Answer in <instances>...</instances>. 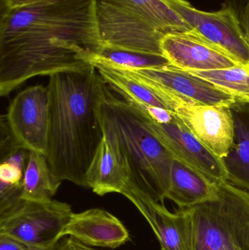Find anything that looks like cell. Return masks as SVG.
Instances as JSON below:
<instances>
[{
    "mask_svg": "<svg viewBox=\"0 0 249 250\" xmlns=\"http://www.w3.org/2000/svg\"><path fill=\"white\" fill-rule=\"evenodd\" d=\"M249 4V0H225L222 6L229 7L233 10L238 19L241 20L246 7Z\"/></svg>",
    "mask_w": 249,
    "mask_h": 250,
    "instance_id": "d4e9b609",
    "label": "cell"
},
{
    "mask_svg": "<svg viewBox=\"0 0 249 250\" xmlns=\"http://www.w3.org/2000/svg\"><path fill=\"white\" fill-rule=\"evenodd\" d=\"M49 77L47 160L58 180L86 188V173L104 138L99 107L107 84L93 65Z\"/></svg>",
    "mask_w": 249,
    "mask_h": 250,
    "instance_id": "7a4b0ae2",
    "label": "cell"
},
{
    "mask_svg": "<svg viewBox=\"0 0 249 250\" xmlns=\"http://www.w3.org/2000/svg\"><path fill=\"white\" fill-rule=\"evenodd\" d=\"M0 250H42L13 238L0 234Z\"/></svg>",
    "mask_w": 249,
    "mask_h": 250,
    "instance_id": "603a6c76",
    "label": "cell"
},
{
    "mask_svg": "<svg viewBox=\"0 0 249 250\" xmlns=\"http://www.w3.org/2000/svg\"><path fill=\"white\" fill-rule=\"evenodd\" d=\"M234 139L226 157L222 159L227 182L249 192V104L236 102L231 106Z\"/></svg>",
    "mask_w": 249,
    "mask_h": 250,
    "instance_id": "9a60e30c",
    "label": "cell"
},
{
    "mask_svg": "<svg viewBox=\"0 0 249 250\" xmlns=\"http://www.w3.org/2000/svg\"><path fill=\"white\" fill-rule=\"evenodd\" d=\"M119 70L149 88L172 111L177 104L232 106L236 103L235 98L213 83L171 64Z\"/></svg>",
    "mask_w": 249,
    "mask_h": 250,
    "instance_id": "52a82bcc",
    "label": "cell"
},
{
    "mask_svg": "<svg viewBox=\"0 0 249 250\" xmlns=\"http://www.w3.org/2000/svg\"><path fill=\"white\" fill-rule=\"evenodd\" d=\"M24 171L16 165L1 162L0 165V182L10 185L22 183Z\"/></svg>",
    "mask_w": 249,
    "mask_h": 250,
    "instance_id": "7402d4cb",
    "label": "cell"
},
{
    "mask_svg": "<svg viewBox=\"0 0 249 250\" xmlns=\"http://www.w3.org/2000/svg\"><path fill=\"white\" fill-rule=\"evenodd\" d=\"M104 46L162 54L165 35L193 30L162 0H96Z\"/></svg>",
    "mask_w": 249,
    "mask_h": 250,
    "instance_id": "277c9868",
    "label": "cell"
},
{
    "mask_svg": "<svg viewBox=\"0 0 249 250\" xmlns=\"http://www.w3.org/2000/svg\"><path fill=\"white\" fill-rule=\"evenodd\" d=\"M213 83L236 102L249 104V65L238 64L228 68L190 72Z\"/></svg>",
    "mask_w": 249,
    "mask_h": 250,
    "instance_id": "ffe728a7",
    "label": "cell"
},
{
    "mask_svg": "<svg viewBox=\"0 0 249 250\" xmlns=\"http://www.w3.org/2000/svg\"><path fill=\"white\" fill-rule=\"evenodd\" d=\"M173 111L208 149L221 160L226 157L234 139L231 106L177 104Z\"/></svg>",
    "mask_w": 249,
    "mask_h": 250,
    "instance_id": "8fae6325",
    "label": "cell"
},
{
    "mask_svg": "<svg viewBox=\"0 0 249 250\" xmlns=\"http://www.w3.org/2000/svg\"><path fill=\"white\" fill-rule=\"evenodd\" d=\"M193 30L228 54L238 64L249 65V42L233 10H198L187 0H162Z\"/></svg>",
    "mask_w": 249,
    "mask_h": 250,
    "instance_id": "ba28073f",
    "label": "cell"
},
{
    "mask_svg": "<svg viewBox=\"0 0 249 250\" xmlns=\"http://www.w3.org/2000/svg\"><path fill=\"white\" fill-rule=\"evenodd\" d=\"M41 1L42 0H1V5L8 8H19L32 5Z\"/></svg>",
    "mask_w": 249,
    "mask_h": 250,
    "instance_id": "484cf974",
    "label": "cell"
},
{
    "mask_svg": "<svg viewBox=\"0 0 249 250\" xmlns=\"http://www.w3.org/2000/svg\"><path fill=\"white\" fill-rule=\"evenodd\" d=\"M56 250H102L87 246L72 237L61 239Z\"/></svg>",
    "mask_w": 249,
    "mask_h": 250,
    "instance_id": "cb8c5ba5",
    "label": "cell"
},
{
    "mask_svg": "<svg viewBox=\"0 0 249 250\" xmlns=\"http://www.w3.org/2000/svg\"><path fill=\"white\" fill-rule=\"evenodd\" d=\"M99 117L104 137L128 176L122 195L165 205L174 157L152 133L143 114L107 85Z\"/></svg>",
    "mask_w": 249,
    "mask_h": 250,
    "instance_id": "3957f363",
    "label": "cell"
},
{
    "mask_svg": "<svg viewBox=\"0 0 249 250\" xmlns=\"http://www.w3.org/2000/svg\"><path fill=\"white\" fill-rule=\"evenodd\" d=\"M71 206L52 199L36 202L20 199L0 213V234L42 250H56L72 214Z\"/></svg>",
    "mask_w": 249,
    "mask_h": 250,
    "instance_id": "8992f818",
    "label": "cell"
},
{
    "mask_svg": "<svg viewBox=\"0 0 249 250\" xmlns=\"http://www.w3.org/2000/svg\"><path fill=\"white\" fill-rule=\"evenodd\" d=\"M130 201L150 225L161 250L195 249L192 208H179L172 213L164 204L149 198H132Z\"/></svg>",
    "mask_w": 249,
    "mask_h": 250,
    "instance_id": "4fadbf2b",
    "label": "cell"
},
{
    "mask_svg": "<svg viewBox=\"0 0 249 250\" xmlns=\"http://www.w3.org/2000/svg\"><path fill=\"white\" fill-rule=\"evenodd\" d=\"M218 185L205 175L174 158L166 198L175 203L179 208H191L214 198Z\"/></svg>",
    "mask_w": 249,
    "mask_h": 250,
    "instance_id": "2e32d148",
    "label": "cell"
},
{
    "mask_svg": "<svg viewBox=\"0 0 249 250\" xmlns=\"http://www.w3.org/2000/svg\"><path fill=\"white\" fill-rule=\"evenodd\" d=\"M161 50L171 65L186 71L219 70L238 64L194 30L165 35Z\"/></svg>",
    "mask_w": 249,
    "mask_h": 250,
    "instance_id": "7c38bea8",
    "label": "cell"
},
{
    "mask_svg": "<svg viewBox=\"0 0 249 250\" xmlns=\"http://www.w3.org/2000/svg\"><path fill=\"white\" fill-rule=\"evenodd\" d=\"M10 132L20 147L46 154L50 128L48 86H30L19 92L4 114Z\"/></svg>",
    "mask_w": 249,
    "mask_h": 250,
    "instance_id": "9c48e42d",
    "label": "cell"
},
{
    "mask_svg": "<svg viewBox=\"0 0 249 250\" xmlns=\"http://www.w3.org/2000/svg\"><path fill=\"white\" fill-rule=\"evenodd\" d=\"M96 0H42L27 7L1 5L0 95L35 76L92 66L103 48Z\"/></svg>",
    "mask_w": 249,
    "mask_h": 250,
    "instance_id": "6da1fadb",
    "label": "cell"
},
{
    "mask_svg": "<svg viewBox=\"0 0 249 250\" xmlns=\"http://www.w3.org/2000/svg\"><path fill=\"white\" fill-rule=\"evenodd\" d=\"M143 117L152 133L174 158L205 175L217 185L228 181L222 160L196 138L176 113L174 112L172 120L167 123H156L146 116Z\"/></svg>",
    "mask_w": 249,
    "mask_h": 250,
    "instance_id": "30bf717a",
    "label": "cell"
},
{
    "mask_svg": "<svg viewBox=\"0 0 249 250\" xmlns=\"http://www.w3.org/2000/svg\"><path fill=\"white\" fill-rule=\"evenodd\" d=\"M101 64L117 70H140L170 65L162 54H147L121 48L104 46L92 61V65Z\"/></svg>",
    "mask_w": 249,
    "mask_h": 250,
    "instance_id": "d6986e66",
    "label": "cell"
},
{
    "mask_svg": "<svg viewBox=\"0 0 249 250\" xmlns=\"http://www.w3.org/2000/svg\"><path fill=\"white\" fill-rule=\"evenodd\" d=\"M241 23L243 30H244L247 41L249 42V4L244 10L242 17L241 19Z\"/></svg>",
    "mask_w": 249,
    "mask_h": 250,
    "instance_id": "4316f807",
    "label": "cell"
},
{
    "mask_svg": "<svg viewBox=\"0 0 249 250\" xmlns=\"http://www.w3.org/2000/svg\"><path fill=\"white\" fill-rule=\"evenodd\" d=\"M61 182L53 173L45 154L29 151L22 181V199L36 202L51 201Z\"/></svg>",
    "mask_w": 249,
    "mask_h": 250,
    "instance_id": "ac0fdd59",
    "label": "cell"
},
{
    "mask_svg": "<svg viewBox=\"0 0 249 250\" xmlns=\"http://www.w3.org/2000/svg\"><path fill=\"white\" fill-rule=\"evenodd\" d=\"M191 208L194 250H249V192L222 182L214 198Z\"/></svg>",
    "mask_w": 249,
    "mask_h": 250,
    "instance_id": "5b68a950",
    "label": "cell"
},
{
    "mask_svg": "<svg viewBox=\"0 0 249 250\" xmlns=\"http://www.w3.org/2000/svg\"><path fill=\"white\" fill-rule=\"evenodd\" d=\"M72 237L92 247L115 249L127 243L130 233L122 222L101 208L73 213L63 229L61 239Z\"/></svg>",
    "mask_w": 249,
    "mask_h": 250,
    "instance_id": "5bb4252c",
    "label": "cell"
},
{
    "mask_svg": "<svg viewBox=\"0 0 249 250\" xmlns=\"http://www.w3.org/2000/svg\"><path fill=\"white\" fill-rule=\"evenodd\" d=\"M86 182V188L99 196L114 192L122 194L127 187V172L105 137L88 169Z\"/></svg>",
    "mask_w": 249,
    "mask_h": 250,
    "instance_id": "e0dca14e",
    "label": "cell"
},
{
    "mask_svg": "<svg viewBox=\"0 0 249 250\" xmlns=\"http://www.w3.org/2000/svg\"><path fill=\"white\" fill-rule=\"evenodd\" d=\"M22 183L10 185L0 182V213L13 207L21 199Z\"/></svg>",
    "mask_w": 249,
    "mask_h": 250,
    "instance_id": "44dd1931",
    "label": "cell"
}]
</instances>
